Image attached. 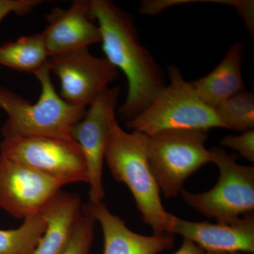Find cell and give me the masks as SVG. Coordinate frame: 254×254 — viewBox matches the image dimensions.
I'll return each mask as SVG.
<instances>
[{
    "instance_id": "cell-1",
    "label": "cell",
    "mask_w": 254,
    "mask_h": 254,
    "mask_svg": "<svg viewBox=\"0 0 254 254\" xmlns=\"http://www.w3.org/2000/svg\"><path fill=\"white\" fill-rule=\"evenodd\" d=\"M91 11L98 21L105 58L127 78V98L118 110L126 123L141 113L163 89L165 73L141 44L131 14L110 0H92Z\"/></svg>"
},
{
    "instance_id": "cell-2",
    "label": "cell",
    "mask_w": 254,
    "mask_h": 254,
    "mask_svg": "<svg viewBox=\"0 0 254 254\" xmlns=\"http://www.w3.org/2000/svg\"><path fill=\"white\" fill-rule=\"evenodd\" d=\"M148 135L125 131L115 123L105 152V160L117 181L131 192L145 225L153 235L169 234L173 214L164 208L160 190L150 170L147 154Z\"/></svg>"
},
{
    "instance_id": "cell-3",
    "label": "cell",
    "mask_w": 254,
    "mask_h": 254,
    "mask_svg": "<svg viewBox=\"0 0 254 254\" xmlns=\"http://www.w3.org/2000/svg\"><path fill=\"white\" fill-rule=\"evenodd\" d=\"M33 75L41 86L36 103L0 86V109L8 116L1 129L3 136L71 137L73 127L85 116L86 108L69 104L58 94L48 63Z\"/></svg>"
},
{
    "instance_id": "cell-4",
    "label": "cell",
    "mask_w": 254,
    "mask_h": 254,
    "mask_svg": "<svg viewBox=\"0 0 254 254\" xmlns=\"http://www.w3.org/2000/svg\"><path fill=\"white\" fill-rule=\"evenodd\" d=\"M170 83L135 118L125 123L127 128L152 136L168 130L223 128L215 108L205 104L191 82L184 78L175 65L168 67Z\"/></svg>"
},
{
    "instance_id": "cell-5",
    "label": "cell",
    "mask_w": 254,
    "mask_h": 254,
    "mask_svg": "<svg viewBox=\"0 0 254 254\" xmlns=\"http://www.w3.org/2000/svg\"><path fill=\"white\" fill-rule=\"evenodd\" d=\"M148 136L147 154L150 170L166 198L180 194L188 177L211 163V153L205 146L207 131L168 130Z\"/></svg>"
},
{
    "instance_id": "cell-6",
    "label": "cell",
    "mask_w": 254,
    "mask_h": 254,
    "mask_svg": "<svg viewBox=\"0 0 254 254\" xmlns=\"http://www.w3.org/2000/svg\"><path fill=\"white\" fill-rule=\"evenodd\" d=\"M211 163L220 171L218 182L211 190L193 193L183 190L184 200L207 218L230 223L241 215L254 212V168L239 165L235 155L220 148L210 150Z\"/></svg>"
},
{
    "instance_id": "cell-7",
    "label": "cell",
    "mask_w": 254,
    "mask_h": 254,
    "mask_svg": "<svg viewBox=\"0 0 254 254\" xmlns=\"http://www.w3.org/2000/svg\"><path fill=\"white\" fill-rule=\"evenodd\" d=\"M0 155L53 177L64 186L88 182L86 160L72 137L4 138L0 143Z\"/></svg>"
},
{
    "instance_id": "cell-8",
    "label": "cell",
    "mask_w": 254,
    "mask_h": 254,
    "mask_svg": "<svg viewBox=\"0 0 254 254\" xmlns=\"http://www.w3.org/2000/svg\"><path fill=\"white\" fill-rule=\"evenodd\" d=\"M120 88H105L89 105L86 115L71 130V136L82 150L88 168L90 202L98 203L104 198L103 165L110 132L115 123Z\"/></svg>"
},
{
    "instance_id": "cell-9",
    "label": "cell",
    "mask_w": 254,
    "mask_h": 254,
    "mask_svg": "<svg viewBox=\"0 0 254 254\" xmlns=\"http://www.w3.org/2000/svg\"><path fill=\"white\" fill-rule=\"evenodd\" d=\"M48 66L59 78L60 97L84 108L118 76V70L106 58L94 56L88 48L50 56Z\"/></svg>"
},
{
    "instance_id": "cell-10",
    "label": "cell",
    "mask_w": 254,
    "mask_h": 254,
    "mask_svg": "<svg viewBox=\"0 0 254 254\" xmlns=\"http://www.w3.org/2000/svg\"><path fill=\"white\" fill-rule=\"evenodd\" d=\"M64 185L0 155V208L17 219L38 215Z\"/></svg>"
},
{
    "instance_id": "cell-11",
    "label": "cell",
    "mask_w": 254,
    "mask_h": 254,
    "mask_svg": "<svg viewBox=\"0 0 254 254\" xmlns=\"http://www.w3.org/2000/svg\"><path fill=\"white\" fill-rule=\"evenodd\" d=\"M91 1L74 0L66 9L55 7L46 16L43 39L48 56L101 43L98 25L92 22Z\"/></svg>"
},
{
    "instance_id": "cell-12",
    "label": "cell",
    "mask_w": 254,
    "mask_h": 254,
    "mask_svg": "<svg viewBox=\"0 0 254 254\" xmlns=\"http://www.w3.org/2000/svg\"><path fill=\"white\" fill-rule=\"evenodd\" d=\"M170 235H181L204 252L254 253V213L247 214L230 223L191 222L173 215Z\"/></svg>"
},
{
    "instance_id": "cell-13",
    "label": "cell",
    "mask_w": 254,
    "mask_h": 254,
    "mask_svg": "<svg viewBox=\"0 0 254 254\" xmlns=\"http://www.w3.org/2000/svg\"><path fill=\"white\" fill-rule=\"evenodd\" d=\"M83 206L101 225L104 237L103 254H158L173 248V235H140L130 230L124 220L112 213L102 202H90Z\"/></svg>"
},
{
    "instance_id": "cell-14",
    "label": "cell",
    "mask_w": 254,
    "mask_h": 254,
    "mask_svg": "<svg viewBox=\"0 0 254 254\" xmlns=\"http://www.w3.org/2000/svg\"><path fill=\"white\" fill-rule=\"evenodd\" d=\"M244 48L242 43H234L211 72L191 82L205 104L215 108L225 100L245 91L242 72Z\"/></svg>"
},
{
    "instance_id": "cell-15",
    "label": "cell",
    "mask_w": 254,
    "mask_h": 254,
    "mask_svg": "<svg viewBox=\"0 0 254 254\" xmlns=\"http://www.w3.org/2000/svg\"><path fill=\"white\" fill-rule=\"evenodd\" d=\"M80 197L60 191L41 212L47 227L34 254H60L71 238L81 212Z\"/></svg>"
},
{
    "instance_id": "cell-16",
    "label": "cell",
    "mask_w": 254,
    "mask_h": 254,
    "mask_svg": "<svg viewBox=\"0 0 254 254\" xmlns=\"http://www.w3.org/2000/svg\"><path fill=\"white\" fill-rule=\"evenodd\" d=\"M48 58L41 33L0 46V64L21 72L34 74L46 66Z\"/></svg>"
},
{
    "instance_id": "cell-17",
    "label": "cell",
    "mask_w": 254,
    "mask_h": 254,
    "mask_svg": "<svg viewBox=\"0 0 254 254\" xmlns=\"http://www.w3.org/2000/svg\"><path fill=\"white\" fill-rule=\"evenodd\" d=\"M46 227L41 213L25 218L17 229L0 230V254H34Z\"/></svg>"
},
{
    "instance_id": "cell-18",
    "label": "cell",
    "mask_w": 254,
    "mask_h": 254,
    "mask_svg": "<svg viewBox=\"0 0 254 254\" xmlns=\"http://www.w3.org/2000/svg\"><path fill=\"white\" fill-rule=\"evenodd\" d=\"M224 128L241 132L254 129V95L242 91L215 108Z\"/></svg>"
},
{
    "instance_id": "cell-19",
    "label": "cell",
    "mask_w": 254,
    "mask_h": 254,
    "mask_svg": "<svg viewBox=\"0 0 254 254\" xmlns=\"http://www.w3.org/2000/svg\"><path fill=\"white\" fill-rule=\"evenodd\" d=\"M95 220L82 206L81 212L73 227L71 238L60 254H88L93 240Z\"/></svg>"
},
{
    "instance_id": "cell-20",
    "label": "cell",
    "mask_w": 254,
    "mask_h": 254,
    "mask_svg": "<svg viewBox=\"0 0 254 254\" xmlns=\"http://www.w3.org/2000/svg\"><path fill=\"white\" fill-rule=\"evenodd\" d=\"M221 144L238 153L242 158L254 162V129L242 132L240 135H228L221 140Z\"/></svg>"
},
{
    "instance_id": "cell-21",
    "label": "cell",
    "mask_w": 254,
    "mask_h": 254,
    "mask_svg": "<svg viewBox=\"0 0 254 254\" xmlns=\"http://www.w3.org/2000/svg\"><path fill=\"white\" fill-rule=\"evenodd\" d=\"M41 3V0H0V21L11 13L29 14Z\"/></svg>"
},
{
    "instance_id": "cell-22",
    "label": "cell",
    "mask_w": 254,
    "mask_h": 254,
    "mask_svg": "<svg viewBox=\"0 0 254 254\" xmlns=\"http://www.w3.org/2000/svg\"><path fill=\"white\" fill-rule=\"evenodd\" d=\"M204 251L191 241L184 239L183 243L179 250L173 254H203Z\"/></svg>"
},
{
    "instance_id": "cell-23",
    "label": "cell",
    "mask_w": 254,
    "mask_h": 254,
    "mask_svg": "<svg viewBox=\"0 0 254 254\" xmlns=\"http://www.w3.org/2000/svg\"><path fill=\"white\" fill-rule=\"evenodd\" d=\"M203 254H246L237 252H204Z\"/></svg>"
}]
</instances>
